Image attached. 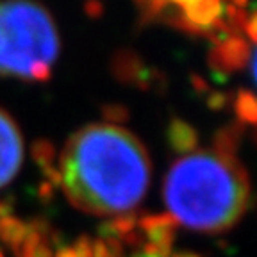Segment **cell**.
<instances>
[{"label": "cell", "instance_id": "4", "mask_svg": "<svg viewBox=\"0 0 257 257\" xmlns=\"http://www.w3.org/2000/svg\"><path fill=\"white\" fill-rule=\"evenodd\" d=\"M24 159L22 134L4 109H0V188L15 179Z\"/></svg>", "mask_w": 257, "mask_h": 257}, {"label": "cell", "instance_id": "2", "mask_svg": "<svg viewBox=\"0 0 257 257\" xmlns=\"http://www.w3.org/2000/svg\"><path fill=\"white\" fill-rule=\"evenodd\" d=\"M250 182L236 157L195 152L173 163L165 200L175 221L200 232L230 229L245 214Z\"/></svg>", "mask_w": 257, "mask_h": 257}, {"label": "cell", "instance_id": "1", "mask_svg": "<svg viewBox=\"0 0 257 257\" xmlns=\"http://www.w3.org/2000/svg\"><path fill=\"white\" fill-rule=\"evenodd\" d=\"M59 184L77 209L89 214H123L145 197L150 159L125 128L93 123L68 140L59 159Z\"/></svg>", "mask_w": 257, "mask_h": 257}, {"label": "cell", "instance_id": "10", "mask_svg": "<svg viewBox=\"0 0 257 257\" xmlns=\"http://www.w3.org/2000/svg\"><path fill=\"white\" fill-rule=\"evenodd\" d=\"M236 112L243 121L255 123V98L250 91H239L236 100Z\"/></svg>", "mask_w": 257, "mask_h": 257}, {"label": "cell", "instance_id": "8", "mask_svg": "<svg viewBox=\"0 0 257 257\" xmlns=\"http://www.w3.org/2000/svg\"><path fill=\"white\" fill-rule=\"evenodd\" d=\"M29 227L25 223H22L20 220H16L13 216H4L0 220V236L2 239L11 243V245L18 246L20 243H24L25 237L29 236Z\"/></svg>", "mask_w": 257, "mask_h": 257}, {"label": "cell", "instance_id": "9", "mask_svg": "<svg viewBox=\"0 0 257 257\" xmlns=\"http://www.w3.org/2000/svg\"><path fill=\"white\" fill-rule=\"evenodd\" d=\"M237 143H239V131L236 127H225L216 134L214 152L221 154V156L236 157Z\"/></svg>", "mask_w": 257, "mask_h": 257}, {"label": "cell", "instance_id": "13", "mask_svg": "<svg viewBox=\"0 0 257 257\" xmlns=\"http://www.w3.org/2000/svg\"><path fill=\"white\" fill-rule=\"evenodd\" d=\"M57 257H77V253H75V250H73V246H66V248L57 252Z\"/></svg>", "mask_w": 257, "mask_h": 257}, {"label": "cell", "instance_id": "6", "mask_svg": "<svg viewBox=\"0 0 257 257\" xmlns=\"http://www.w3.org/2000/svg\"><path fill=\"white\" fill-rule=\"evenodd\" d=\"M140 223L150 241L147 250L157 253L159 257H168L175 232V220L170 214H157V216H145Z\"/></svg>", "mask_w": 257, "mask_h": 257}, {"label": "cell", "instance_id": "5", "mask_svg": "<svg viewBox=\"0 0 257 257\" xmlns=\"http://www.w3.org/2000/svg\"><path fill=\"white\" fill-rule=\"evenodd\" d=\"M250 56H252V52L248 54V50H246L245 40L232 34V36L216 43V47L211 52V64L216 72H237L243 68L246 57Z\"/></svg>", "mask_w": 257, "mask_h": 257}, {"label": "cell", "instance_id": "3", "mask_svg": "<svg viewBox=\"0 0 257 257\" xmlns=\"http://www.w3.org/2000/svg\"><path fill=\"white\" fill-rule=\"evenodd\" d=\"M59 52L52 16L34 2L0 4V75L47 80Z\"/></svg>", "mask_w": 257, "mask_h": 257}, {"label": "cell", "instance_id": "14", "mask_svg": "<svg viewBox=\"0 0 257 257\" xmlns=\"http://www.w3.org/2000/svg\"><path fill=\"white\" fill-rule=\"evenodd\" d=\"M0 257H2V253H0Z\"/></svg>", "mask_w": 257, "mask_h": 257}, {"label": "cell", "instance_id": "11", "mask_svg": "<svg viewBox=\"0 0 257 257\" xmlns=\"http://www.w3.org/2000/svg\"><path fill=\"white\" fill-rule=\"evenodd\" d=\"M32 154H34L38 163L43 166L45 172L52 170V166H50V163H52V159H54L52 145L47 143V141H38V143L34 145V149H32Z\"/></svg>", "mask_w": 257, "mask_h": 257}, {"label": "cell", "instance_id": "12", "mask_svg": "<svg viewBox=\"0 0 257 257\" xmlns=\"http://www.w3.org/2000/svg\"><path fill=\"white\" fill-rule=\"evenodd\" d=\"M112 227V232L116 234H121V236H127L134 230V218L133 216H118L116 220L111 223Z\"/></svg>", "mask_w": 257, "mask_h": 257}, {"label": "cell", "instance_id": "7", "mask_svg": "<svg viewBox=\"0 0 257 257\" xmlns=\"http://www.w3.org/2000/svg\"><path fill=\"white\" fill-rule=\"evenodd\" d=\"M170 141L177 152H191L197 147V133L188 123L181 120H173L170 127Z\"/></svg>", "mask_w": 257, "mask_h": 257}]
</instances>
